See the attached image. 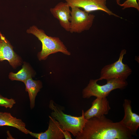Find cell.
Segmentation results:
<instances>
[{"label":"cell","instance_id":"8fae6325","mask_svg":"<svg viewBox=\"0 0 139 139\" xmlns=\"http://www.w3.org/2000/svg\"><path fill=\"white\" fill-rule=\"evenodd\" d=\"M66 2H61L54 7L50 9L51 14L59 21L61 26L66 31L69 32L70 28L71 11Z\"/></svg>","mask_w":139,"mask_h":139},{"label":"cell","instance_id":"d6986e66","mask_svg":"<svg viewBox=\"0 0 139 139\" xmlns=\"http://www.w3.org/2000/svg\"><path fill=\"white\" fill-rule=\"evenodd\" d=\"M120 1L121 0H116L117 3L118 5H119L120 4Z\"/></svg>","mask_w":139,"mask_h":139},{"label":"cell","instance_id":"8992f818","mask_svg":"<svg viewBox=\"0 0 139 139\" xmlns=\"http://www.w3.org/2000/svg\"><path fill=\"white\" fill-rule=\"evenodd\" d=\"M70 28L71 33H81L89 30L92 27L95 15L76 6H71Z\"/></svg>","mask_w":139,"mask_h":139},{"label":"cell","instance_id":"30bf717a","mask_svg":"<svg viewBox=\"0 0 139 139\" xmlns=\"http://www.w3.org/2000/svg\"><path fill=\"white\" fill-rule=\"evenodd\" d=\"M49 121L47 129L44 132L36 133L28 132L32 136L38 139H63L64 138L63 133L64 130L59 122L54 118L49 116Z\"/></svg>","mask_w":139,"mask_h":139},{"label":"cell","instance_id":"e0dca14e","mask_svg":"<svg viewBox=\"0 0 139 139\" xmlns=\"http://www.w3.org/2000/svg\"><path fill=\"white\" fill-rule=\"evenodd\" d=\"M119 5L123 7L122 9L133 7L136 8L139 11V5L137 0H126L123 3Z\"/></svg>","mask_w":139,"mask_h":139},{"label":"cell","instance_id":"7a4b0ae2","mask_svg":"<svg viewBox=\"0 0 139 139\" xmlns=\"http://www.w3.org/2000/svg\"><path fill=\"white\" fill-rule=\"evenodd\" d=\"M27 32L34 35L42 43V50L37 54L39 60H45L50 55L59 52L66 55H71L59 38L48 36L43 30L39 29L35 26L31 27Z\"/></svg>","mask_w":139,"mask_h":139},{"label":"cell","instance_id":"3957f363","mask_svg":"<svg viewBox=\"0 0 139 139\" xmlns=\"http://www.w3.org/2000/svg\"><path fill=\"white\" fill-rule=\"evenodd\" d=\"M49 107L52 111L51 116L59 122L64 130L68 131L75 137L81 132L87 120L84 117L83 110L81 116L76 117L64 113L61 108L53 100L50 101Z\"/></svg>","mask_w":139,"mask_h":139},{"label":"cell","instance_id":"52a82bcc","mask_svg":"<svg viewBox=\"0 0 139 139\" xmlns=\"http://www.w3.org/2000/svg\"><path fill=\"white\" fill-rule=\"evenodd\" d=\"M69 5L82 8L86 12L101 11L110 15L122 18L110 11L106 6V0H65Z\"/></svg>","mask_w":139,"mask_h":139},{"label":"cell","instance_id":"277c9868","mask_svg":"<svg viewBox=\"0 0 139 139\" xmlns=\"http://www.w3.org/2000/svg\"><path fill=\"white\" fill-rule=\"evenodd\" d=\"M106 80V84L100 85L97 83L98 79L90 80L87 86L82 91L83 97L87 99L92 96L96 98L106 97L113 90L124 89L128 85L126 80L120 79L113 78Z\"/></svg>","mask_w":139,"mask_h":139},{"label":"cell","instance_id":"2e32d148","mask_svg":"<svg viewBox=\"0 0 139 139\" xmlns=\"http://www.w3.org/2000/svg\"><path fill=\"white\" fill-rule=\"evenodd\" d=\"M16 103L13 99H8L4 97L0 94V107H4L6 108H11Z\"/></svg>","mask_w":139,"mask_h":139},{"label":"cell","instance_id":"5b68a950","mask_svg":"<svg viewBox=\"0 0 139 139\" xmlns=\"http://www.w3.org/2000/svg\"><path fill=\"white\" fill-rule=\"evenodd\" d=\"M126 50L122 49L117 60L114 63L105 66L101 70L98 81L113 78H119L126 80L131 74L132 70L126 64L123 62L124 55Z\"/></svg>","mask_w":139,"mask_h":139},{"label":"cell","instance_id":"9c48e42d","mask_svg":"<svg viewBox=\"0 0 139 139\" xmlns=\"http://www.w3.org/2000/svg\"><path fill=\"white\" fill-rule=\"evenodd\" d=\"M131 103V101L129 99L124 100L123 106L124 116L123 119L119 122L128 129L133 135L137 136L136 132L139 127V116L132 111Z\"/></svg>","mask_w":139,"mask_h":139},{"label":"cell","instance_id":"ba28073f","mask_svg":"<svg viewBox=\"0 0 139 139\" xmlns=\"http://www.w3.org/2000/svg\"><path fill=\"white\" fill-rule=\"evenodd\" d=\"M7 60L14 68L20 66L21 58L14 51L9 41L0 32V61Z\"/></svg>","mask_w":139,"mask_h":139},{"label":"cell","instance_id":"5bb4252c","mask_svg":"<svg viewBox=\"0 0 139 139\" xmlns=\"http://www.w3.org/2000/svg\"><path fill=\"white\" fill-rule=\"evenodd\" d=\"M24 83L25 91L28 93L30 108L32 109L34 107L36 97L42 87V83L40 81L34 80L32 78L28 79Z\"/></svg>","mask_w":139,"mask_h":139},{"label":"cell","instance_id":"6da1fadb","mask_svg":"<svg viewBox=\"0 0 139 139\" xmlns=\"http://www.w3.org/2000/svg\"><path fill=\"white\" fill-rule=\"evenodd\" d=\"M130 131L119 122L114 123L105 115L87 120L76 139H132Z\"/></svg>","mask_w":139,"mask_h":139},{"label":"cell","instance_id":"ac0fdd59","mask_svg":"<svg viewBox=\"0 0 139 139\" xmlns=\"http://www.w3.org/2000/svg\"><path fill=\"white\" fill-rule=\"evenodd\" d=\"M63 133L64 135V138L65 139H72L70 132L66 130H64L63 131Z\"/></svg>","mask_w":139,"mask_h":139},{"label":"cell","instance_id":"7c38bea8","mask_svg":"<svg viewBox=\"0 0 139 139\" xmlns=\"http://www.w3.org/2000/svg\"><path fill=\"white\" fill-rule=\"evenodd\" d=\"M110 109L106 97L97 98L92 102L91 107L84 112V116L87 120L93 117H99L108 114Z\"/></svg>","mask_w":139,"mask_h":139},{"label":"cell","instance_id":"4fadbf2b","mask_svg":"<svg viewBox=\"0 0 139 139\" xmlns=\"http://www.w3.org/2000/svg\"><path fill=\"white\" fill-rule=\"evenodd\" d=\"M4 126L12 127L25 134H29L25 123L21 119L12 116L10 113L0 112V126Z\"/></svg>","mask_w":139,"mask_h":139},{"label":"cell","instance_id":"9a60e30c","mask_svg":"<svg viewBox=\"0 0 139 139\" xmlns=\"http://www.w3.org/2000/svg\"><path fill=\"white\" fill-rule=\"evenodd\" d=\"M34 72L30 66L25 62L23 63L22 68L17 73L10 72L8 75L10 79L12 81H18L24 83L29 79L32 78Z\"/></svg>","mask_w":139,"mask_h":139}]
</instances>
